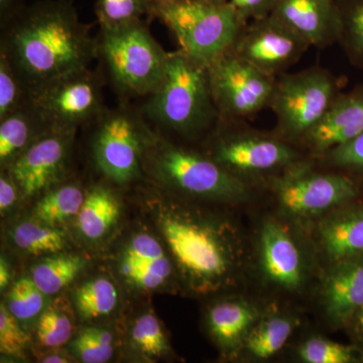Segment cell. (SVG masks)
Returning a JSON list of instances; mask_svg holds the SVG:
<instances>
[{
	"label": "cell",
	"mask_w": 363,
	"mask_h": 363,
	"mask_svg": "<svg viewBox=\"0 0 363 363\" xmlns=\"http://www.w3.org/2000/svg\"><path fill=\"white\" fill-rule=\"evenodd\" d=\"M147 206L177 277L189 292L209 296L235 283L245 259V245L233 221L174 196H152Z\"/></svg>",
	"instance_id": "1"
},
{
	"label": "cell",
	"mask_w": 363,
	"mask_h": 363,
	"mask_svg": "<svg viewBox=\"0 0 363 363\" xmlns=\"http://www.w3.org/2000/svg\"><path fill=\"white\" fill-rule=\"evenodd\" d=\"M0 54L30 91L89 68L97 40L71 1L40 0L2 26Z\"/></svg>",
	"instance_id": "2"
},
{
	"label": "cell",
	"mask_w": 363,
	"mask_h": 363,
	"mask_svg": "<svg viewBox=\"0 0 363 363\" xmlns=\"http://www.w3.org/2000/svg\"><path fill=\"white\" fill-rule=\"evenodd\" d=\"M145 104V114L164 130L186 136L214 130L220 116L210 87L208 67L182 50L169 52L164 80Z\"/></svg>",
	"instance_id": "3"
},
{
	"label": "cell",
	"mask_w": 363,
	"mask_h": 363,
	"mask_svg": "<svg viewBox=\"0 0 363 363\" xmlns=\"http://www.w3.org/2000/svg\"><path fill=\"white\" fill-rule=\"evenodd\" d=\"M143 173L179 194L236 203L248 199L252 185L233 175L206 154L174 145L155 135L145 150Z\"/></svg>",
	"instance_id": "4"
},
{
	"label": "cell",
	"mask_w": 363,
	"mask_h": 363,
	"mask_svg": "<svg viewBox=\"0 0 363 363\" xmlns=\"http://www.w3.org/2000/svg\"><path fill=\"white\" fill-rule=\"evenodd\" d=\"M97 40V59L121 94L150 96L162 84L169 52L150 33L143 20L101 28Z\"/></svg>",
	"instance_id": "5"
},
{
	"label": "cell",
	"mask_w": 363,
	"mask_h": 363,
	"mask_svg": "<svg viewBox=\"0 0 363 363\" xmlns=\"http://www.w3.org/2000/svg\"><path fill=\"white\" fill-rule=\"evenodd\" d=\"M152 16L175 35L182 51L207 67L233 49L247 25L229 1L180 0L154 7Z\"/></svg>",
	"instance_id": "6"
},
{
	"label": "cell",
	"mask_w": 363,
	"mask_h": 363,
	"mask_svg": "<svg viewBox=\"0 0 363 363\" xmlns=\"http://www.w3.org/2000/svg\"><path fill=\"white\" fill-rule=\"evenodd\" d=\"M208 156L241 180L252 182L281 173L301 160L295 145L276 133L253 130L247 121L219 119L212 130Z\"/></svg>",
	"instance_id": "7"
},
{
	"label": "cell",
	"mask_w": 363,
	"mask_h": 363,
	"mask_svg": "<svg viewBox=\"0 0 363 363\" xmlns=\"http://www.w3.org/2000/svg\"><path fill=\"white\" fill-rule=\"evenodd\" d=\"M340 93L337 79L322 67L281 74L274 80L269 105L276 116L274 133L301 145Z\"/></svg>",
	"instance_id": "8"
},
{
	"label": "cell",
	"mask_w": 363,
	"mask_h": 363,
	"mask_svg": "<svg viewBox=\"0 0 363 363\" xmlns=\"http://www.w3.org/2000/svg\"><path fill=\"white\" fill-rule=\"evenodd\" d=\"M269 182L281 207L298 218L320 216L363 195L350 177L336 171H317L305 157Z\"/></svg>",
	"instance_id": "9"
},
{
	"label": "cell",
	"mask_w": 363,
	"mask_h": 363,
	"mask_svg": "<svg viewBox=\"0 0 363 363\" xmlns=\"http://www.w3.org/2000/svg\"><path fill=\"white\" fill-rule=\"evenodd\" d=\"M96 123L92 152L97 168L118 185L135 181L143 173V157L156 133L126 106L105 109Z\"/></svg>",
	"instance_id": "10"
},
{
	"label": "cell",
	"mask_w": 363,
	"mask_h": 363,
	"mask_svg": "<svg viewBox=\"0 0 363 363\" xmlns=\"http://www.w3.org/2000/svg\"><path fill=\"white\" fill-rule=\"evenodd\" d=\"M101 76L84 69L28 91V104L50 128L77 130L105 111Z\"/></svg>",
	"instance_id": "11"
},
{
	"label": "cell",
	"mask_w": 363,
	"mask_h": 363,
	"mask_svg": "<svg viewBox=\"0 0 363 363\" xmlns=\"http://www.w3.org/2000/svg\"><path fill=\"white\" fill-rule=\"evenodd\" d=\"M210 87L220 119L247 121L269 108L276 78L228 51L208 66Z\"/></svg>",
	"instance_id": "12"
},
{
	"label": "cell",
	"mask_w": 363,
	"mask_h": 363,
	"mask_svg": "<svg viewBox=\"0 0 363 363\" xmlns=\"http://www.w3.org/2000/svg\"><path fill=\"white\" fill-rule=\"evenodd\" d=\"M309 48L304 38L271 13L248 21L231 51L276 78L297 64Z\"/></svg>",
	"instance_id": "13"
},
{
	"label": "cell",
	"mask_w": 363,
	"mask_h": 363,
	"mask_svg": "<svg viewBox=\"0 0 363 363\" xmlns=\"http://www.w3.org/2000/svg\"><path fill=\"white\" fill-rule=\"evenodd\" d=\"M117 277L135 295H150L167 288L177 276L168 250L156 234L136 229L117 250Z\"/></svg>",
	"instance_id": "14"
},
{
	"label": "cell",
	"mask_w": 363,
	"mask_h": 363,
	"mask_svg": "<svg viewBox=\"0 0 363 363\" xmlns=\"http://www.w3.org/2000/svg\"><path fill=\"white\" fill-rule=\"evenodd\" d=\"M76 131L50 128L4 169L13 177L23 197H37L59 185L65 174Z\"/></svg>",
	"instance_id": "15"
},
{
	"label": "cell",
	"mask_w": 363,
	"mask_h": 363,
	"mask_svg": "<svg viewBox=\"0 0 363 363\" xmlns=\"http://www.w3.org/2000/svg\"><path fill=\"white\" fill-rule=\"evenodd\" d=\"M260 266L274 285L296 291L304 285L306 264L300 247L289 229L279 222H264L259 234Z\"/></svg>",
	"instance_id": "16"
},
{
	"label": "cell",
	"mask_w": 363,
	"mask_h": 363,
	"mask_svg": "<svg viewBox=\"0 0 363 363\" xmlns=\"http://www.w3.org/2000/svg\"><path fill=\"white\" fill-rule=\"evenodd\" d=\"M271 13L311 47L325 49L338 44L340 18L336 0H276Z\"/></svg>",
	"instance_id": "17"
},
{
	"label": "cell",
	"mask_w": 363,
	"mask_h": 363,
	"mask_svg": "<svg viewBox=\"0 0 363 363\" xmlns=\"http://www.w3.org/2000/svg\"><path fill=\"white\" fill-rule=\"evenodd\" d=\"M363 133V84L338 95L301 145L320 157Z\"/></svg>",
	"instance_id": "18"
},
{
	"label": "cell",
	"mask_w": 363,
	"mask_h": 363,
	"mask_svg": "<svg viewBox=\"0 0 363 363\" xmlns=\"http://www.w3.org/2000/svg\"><path fill=\"white\" fill-rule=\"evenodd\" d=\"M325 312L337 326H345L363 306V255L332 264L324 279Z\"/></svg>",
	"instance_id": "19"
},
{
	"label": "cell",
	"mask_w": 363,
	"mask_h": 363,
	"mask_svg": "<svg viewBox=\"0 0 363 363\" xmlns=\"http://www.w3.org/2000/svg\"><path fill=\"white\" fill-rule=\"evenodd\" d=\"M318 233L332 264L363 255V195L331 211Z\"/></svg>",
	"instance_id": "20"
},
{
	"label": "cell",
	"mask_w": 363,
	"mask_h": 363,
	"mask_svg": "<svg viewBox=\"0 0 363 363\" xmlns=\"http://www.w3.org/2000/svg\"><path fill=\"white\" fill-rule=\"evenodd\" d=\"M259 320V310L252 303L240 298H224L208 310L207 329L222 352L231 355L245 348Z\"/></svg>",
	"instance_id": "21"
},
{
	"label": "cell",
	"mask_w": 363,
	"mask_h": 363,
	"mask_svg": "<svg viewBox=\"0 0 363 363\" xmlns=\"http://www.w3.org/2000/svg\"><path fill=\"white\" fill-rule=\"evenodd\" d=\"M38 112L26 104L0 119V162L9 168L40 135L49 130Z\"/></svg>",
	"instance_id": "22"
},
{
	"label": "cell",
	"mask_w": 363,
	"mask_h": 363,
	"mask_svg": "<svg viewBox=\"0 0 363 363\" xmlns=\"http://www.w3.org/2000/svg\"><path fill=\"white\" fill-rule=\"evenodd\" d=\"M121 217V204L111 189L94 186L86 193L77 215L81 235L89 241L104 240Z\"/></svg>",
	"instance_id": "23"
},
{
	"label": "cell",
	"mask_w": 363,
	"mask_h": 363,
	"mask_svg": "<svg viewBox=\"0 0 363 363\" xmlns=\"http://www.w3.org/2000/svg\"><path fill=\"white\" fill-rule=\"evenodd\" d=\"M85 266V259L76 253H55L33 267L30 278L45 295H56L73 283Z\"/></svg>",
	"instance_id": "24"
},
{
	"label": "cell",
	"mask_w": 363,
	"mask_h": 363,
	"mask_svg": "<svg viewBox=\"0 0 363 363\" xmlns=\"http://www.w3.org/2000/svg\"><path fill=\"white\" fill-rule=\"evenodd\" d=\"M74 307L83 321L111 316L119 303L116 284L107 277H95L81 284L73 295Z\"/></svg>",
	"instance_id": "25"
},
{
	"label": "cell",
	"mask_w": 363,
	"mask_h": 363,
	"mask_svg": "<svg viewBox=\"0 0 363 363\" xmlns=\"http://www.w3.org/2000/svg\"><path fill=\"white\" fill-rule=\"evenodd\" d=\"M85 197L86 193L76 184H59L43 194L33 209V218L60 227L77 217Z\"/></svg>",
	"instance_id": "26"
},
{
	"label": "cell",
	"mask_w": 363,
	"mask_h": 363,
	"mask_svg": "<svg viewBox=\"0 0 363 363\" xmlns=\"http://www.w3.org/2000/svg\"><path fill=\"white\" fill-rule=\"evenodd\" d=\"M11 240L16 248L35 257L64 252L67 247L66 233L60 227L48 225L35 218L16 225Z\"/></svg>",
	"instance_id": "27"
},
{
	"label": "cell",
	"mask_w": 363,
	"mask_h": 363,
	"mask_svg": "<svg viewBox=\"0 0 363 363\" xmlns=\"http://www.w3.org/2000/svg\"><path fill=\"white\" fill-rule=\"evenodd\" d=\"M293 318L269 315L257 321L247 339L245 348L253 357L267 359L285 346L296 327Z\"/></svg>",
	"instance_id": "28"
},
{
	"label": "cell",
	"mask_w": 363,
	"mask_h": 363,
	"mask_svg": "<svg viewBox=\"0 0 363 363\" xmlns=\"http://www.w3.org/2000/svg\"><path fill=\"white\" fill-rule=\"evenodd\" d=\"M340 18L338 44L353 66L363 69V0H336Z\"/></svg>",
	"instance_id": "29"
},
{
	"label": "cell",
	"mask_w": 363,
	"mask_h": 363,
	"mask_svg": "<svg viewBox=\"0 0 363 363\" xmlns=\"http://www.w3.org/2000/svg\"><path fill=\"white\" fill-rule=\"evenodd\" d=\"M131 350L147 362L169 354L168 338L160 320L152 313H143L136 318L130 331Z\"/></svg>",
	"instance_id": "30"
},
{
	"label": "cell",
	"mask_w": 363,
	"mask_h": 363,
	"mask_svg": "<svg viewBox=\"0 0 363 363\" xmlns=\"http://www.w3.org/2000/svg\"><path fill=\"white\" fill-rule=\"evenodd\" d=\"M74 320L68 306L58 300L40 314L37 325L38 341L43 347L58 348L73 336Z\"/></svg>",
	"instance_id": "31"
},
{
	"label": "cell",
	"mask_w": 363,
	"mask_h": 363,
	"mask_svg": "<svg viewBox=\"0 0 363 363\" xmlns=\"http://www.w3.org/2000/svg\"><path fill=\"white\" fill-rule=\"evenodd\" d=\"M152 9L150 0H97L95 14L99 28H111L150 16Z\"/></svg>",
	"instance_id": "32"
},
{
	"label": "cell",
	"mask_w": 363,
	"mask_h": 363,
	"mask_svg": "<svg viewBox=\"0 0 363 363\" xmlns=\"http://www.w3.org/2000/svg\"><path fill=\"white\" fill-rule=\"evenodd\" d=\"M72 352L81 362H109L114 353L113 335L101 327H86L72 341Z\"/></svg>",
	"instance_id": "33"
},
{
	"label": "cell",
	"mask_w": 363,
	"mask_h": 363,
	"mask_svg": "<svg viewBox=\"0 0 363 363\" xmlns=\"http://www.w3.org/2000/svg\"><path fill=\"white\" fill-rule=\"evenodd\" d=\"M45 296L30 277L21 278L11 286L4 304L18 321H28L42 314Z\"/></svg>",
	"instance_id": "34"
},
{
	"label": "cell",
	"mask_w": 363,
	"mask_h": 363,
	"mask_svg": "<svg viewBox=\"0 0 363 363\" xmlns=\"http://www.w3.org/2000/svg\"><path fill=\"white\" fill-rule=\"evenodd\" d=\"M298 357L307 363L359 362L357 345H344L322 337H312L300 346Z\"/></svg>",
	"instance_id": "35"
},
{
	"label": "cell",
	"mask_w": 363,
	"mask_h": 363,
	"mask_svg": "<svg viewBox=\"0 0 363 363\" xmlns=\"http://www.w3.org/2000/svg\"><path fill=\"white\" fill-rule=\"evenodd\" d=\"M318 157L333 171L350 177L363 191V133Z\"/></svg>",
	"instance_id": "36"
},
{
	"label": "cell",
	"mask_w": 363,
	"mask_h": 363,
	"mask_svg": "<svg viewBox=\"0 0 363 363\" xmlns=\"http://www.w3.org/2000/svg\"><path fill=\"white\" fill-rule=\"evenodd\" d=\"M28 89L9 60L0 54V119L25 106Z\"/></svg>",
	"instance_id": "37"
},
{
	"label": "cell",
	"mask_w": 363,
	"mask_h": 363,
	"mask_svg": "<svg viewBox=\"0 0 363 363\" xmlns=\"http://www.w3.org/2000/svg\"><path fill=\"white\" fill-rule=\"evenodd\" d=\"M18 321L2 302L0 305V351L11 357H20L30 343V337Z\"/></svg>",
	"instance_id": "38"
},
{
	"label": "cell",
	"mask_w": 363,
	"mask_h": 363,
	"mask_svg": "<svg viewBox=\"0 0 363 363\" xmlns=\"http://www.w3.org/2000/svg\"><path fill=\"white\" fill-rule=\"evenodd\" d=\"M245 23L271 14L276 0H228Z\"/></svg>",
	"instance_id": "39"
},
{
	"label": "cell",
	"mask_w": 363,
	"mask_h": 363,
	"mask_svg": "<svg viewBox=\"0 0 363 363\" xmlns=\"http://www.w3.org/2000/svg\"><path fill=\"white\" fill-rule=\"evenodd\" d=\"M18 194H21L20 189L13 177L9 175L6 169H4L0 177V210L2 214L16 204Z\"/></svg>",
	"instance_id": "40"
},
{
	"label": "cell",
	"mask_w": 363,
	"mask_h": 363,
	"mask_svg": "<svg viewBox=\"0 0 363 363\" xmlns=\"http://www.w3.org/2000/svg\"><path fill=\"white\" fill-rule=\"evenodd\" d=\"M26 4L21 0H0V26H4L13 20Z\"/></svg>",
	"instance_id": "41"
},
{
	"label": "cell",
	"mask_w": 363,
	"mask_h": 363,
	"mask_svg": "<svg viewBox=\"0 0 363 363\" xmlns=\"http://www.w3.org/2000/svg\"><path fill=\"white\" fill-rule=\"evenodd\" d=\"M346 327L350 328L351 333L354 336L355 341L363 339V306L355 312Z\"/></svg>",
	"instance_id": "42"
},
{
	"label": "cell",
	"mask_w": 363,
	"mask_h": 363,
	"mask_svg": "<svg viewBox=\"0 0 363 363\" xmlns=\"http://www.w3.org/2000/svg\"><path fill=\"white\" fill-rule=\"evenodd\" d=\"M11 279V267H9L6 257L1 255V259H0V289H1V291L9 286Z\"/></svg>",
	"instance_id": "43"
},
{
	"label": "cell",
	"mask_w": 363,
	"mask_h": 363,
	"mask_svg": "<svg viewBox=\"0 0 363 363\" xmlns=\"http://www.w3.org/2000/svg\"><path fill=\"white\" fill-rule=\"evenodd\" d=\"M40 362L45 363H65L69 362V359L64 355L52 354V353L48 357H43Z\"/></svg>",
	"instance_id": "44"
},
{
	"label": "cell",
	"mask_w": 363,
	"mask_h": 363,
	"mask_svg": "<svg viewBox=\"0 0 363 363\" xmlns=\"http://www.w3.org/2000/svg\"><path fill=\"white\" fill-rule=\"evenodd\" d=\"M152 9L156 6H164V4H173V2L180 1V0H150Z\"/></svg>",
	"instance_id": "45"
},
{
	"label": "cell",
	"mask_w": 363,
	"mask_h": 363,
	"mask_svg": "<svg viewBox=\"0 0 363 363\" xmlns=\"http://www.w3.org/2000/svg\"><path fill=\"white\" fill-rule=\"evenodd\" d=\"M355 345L357 347L358 357H359L360 362H363V339L355 341Z\"/></svg>",
	"instance_id": "46"
},
{
	"label": "cell",
	"mask_w": 363,
	"mask_h": 363,
	"mask_svg": "<svg viewBox=\"0 0 363 363\" xmlns=\"http://www.w3.org/2000/svg\"><path fill=\"white\" fill-rule=\"evenodd\" d=\"M203 1L210 2V4H226L228 0H203Z\"/></svg>",
	"instance_id": "47"
}]
</instances>
